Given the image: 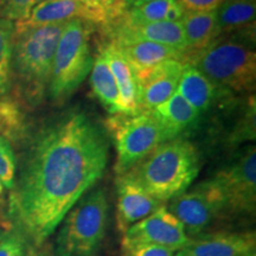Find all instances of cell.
I'll list each match as a JSON object with an SVG mask.
<instances>
[{"instance_id":"cell-1","label":"cell","mask_w":256,"mask_h":256,"mask_svg":"<svg viewBox=\"0 0 256 256\" xmlns=\"http://www.w3.org/2000/svg\"><path fill=\"white\" fill-rule=\"evenodd\" d=\"M8 197L12 229L37 250L66 214L104 176L108 133L81 110H70L31 134Z\"/></svg>"},{"instance_id":"cell-2","label":"cell","mask_w":256,"mask_h":256,"mask_svg":"<svg viewBox=\"0 0 256 256\" xmlns=\"http://www.w3.org/2000/svg\"><path fill=\"white\" fill-rule=\"evenodd\" d=\"M66 23L14 28L11 87L26 107H37L46 94L57 43Z\"/></svg>"},{"instance_id":"cell-3","label":"cell","mask_w":256,"mask_h":256,"mask_svg":"<svg viewBox=\"0 0 256 256\" xmlns=\"http://www.w3.org/2000/svg\"><path fill=\"white\" fill-rule=\"evenodd\" d=\"M200 168L202 159L196 146L178 138L159 145L121 176L165 203L188 190Z\"/></svg>"},{"instance_id":"cell-4","label":"cell","mask_w":256,"mask_h":256,"mask_svg":"<svg viewBox=\"0 0 256 256\" xmlns=\"http://www.w3.org/2000/svg\"><path fill=\"white\" fill-rule=\"evenodd\" d=\"M255 26L220 34L188 64L226 92H254L256 82Z\"/></svg>"},{"instance_id":"cell-5","label":"cell","mask_w":256,"mask_h":256,"mask_svg":"<svg viewBox=\"0 0 256 256\" xmlns=\"http://www.w3.org/2000/svg\"><path fill=\"white\" fill-rule=\"evenodd\" d=\"M62 222L56 238L57 256H98L110 222L104 190L87 192Z\"/></svg>"},{"instance_id":"cell-6","label":"cell","mask_w":256,"mask_h":256,"mask_svg":"<svg viewBox=\"0 0 256 256\" xmlns=\"http://www.w3.org/2000/svg\"><path fill=\"white\" fill-rule=\"evenodd\" d=\"M94 24L74 19L66 24L52 60L49 87L50 98L63 102L84 81L92 68L89 34Z\"/></svg>"},{"instance_id":"cell-7","label":"cell","mask_w":256,"mask_h":256,"mask_svg":"<svg viewBox=\"0 0 256 256\" xmlns=\"http://www.w3.org/2000/svg\"><path fill=\"white\" fill-rule=\"evenodd\" d=\"M107 130L112 133L116 151L115 172L118 176L126 174L153 150L168 142L158 121L150 112L134 116L115 115L108 122Z\"/></svg>"},{"instance_id":"cell-8","label":"cell","mask_w":256,"mask_h":256,"mask_svg":"<svg viewBox=\"0 0 256 256\" xmlns=\"http://www.w3.org/2000/svg\"><path fill=\"white\" fill-rule=\"evenodd\" d=\"M168 211L183 224L188 238L204 234L223 212L226 203L215 178L202 182L170 200Z\"/></svg>"},{"instance_id":"cell-9","label":"cell","mask_w":256,"mask_h":256,"mask_svg":"<svg viewBox=\"0 0 256 256\" xmlns=\"http://www.w3.org/2000/svg\"><path fill=\"white\" fill-rule=\"evenodd\" d=\"M222 188L226 212L252 215L256 204V151L247 147L214 177Z\"/></svg>"},{"instance_id":"cell-10","label":"cell","mask_w":256,"mask_h":256,"mask_svg":"<svg viewBox=\"0 0 256 256\" xmlns=\"http://www.w3.org/2000/svg\"><path fill=\"white\" fill-rule=\"evenodd\" d=\"M188 241L183 224L164 206L130 226L124 232L121 246L153 244L177 252Z\"/></svg>"},{"instance_id":"cell-11","label":"cell","mask_w":256,"mask_h":256,"mask_svg":"<svg viewBox=\"0 0 256 256\" xmlns=\"http://www.w3.org/2000/svg\"><path fill=\"white\" fill-rule=\"evenodd\" d=\"M174 256H256L252 232H216L191 238Z\"/></svg>"},{"instance_id":"cell-12","label":"cell","mask_w":256,"mask_h":256,"mask_svg":"<svg viewBox=\"0 0 256 256\" xmlns=\"http://www.w3.org/2000/svg\"><path fill=\"white\" fill-rule=\"evenodd\" d=\"M186 62L166 60L146 72L136 75L140 87V112H151L176 92Z\"/></svg>"},{"instance_id":"cell-13","label":"cell","mask_w":256,"mask_h":256,"mask_svg":"<svg viewBox=\"0 0 256 256\" xmlns=\"http://www.w3.org/2000/svg\"><path fill=\"white\" fill-rule=\"evenodd\" d=\"M74 19L104 26V19L78 0H44L32 8L26 19L16 22L14 28L66 23Z\"/></svg>"},{"instance_id":"cell-14","label":"cell","mask_w":256,"mask_h":256,"mask_svg":"<svg viewBox=\"0 0 256 256\" xmlns=\"http://www.w3.org/2000/svg\"><path fill=\"white\" fill-rule=\"evenodd\" d=\"M116 196L118 228L122 232L165 206L124 176L118 177Z\"/></svg>"},{"instance_id":"cell-15","label":"cell","mask_w":256,"mask_h":256,"mask_svg":"<svg viewBox=\"0 0 256 256\" xmlns=\"http://www.w3.org/2000/svg\"><path fill=\"white\" fill-rule=\"evenodd\" d=\"M119 90L121 114L134 116L140 114V87L138 78L127 60L113 43L108 42L101 48Z\"/></svg>"},{"instance_id":"cell-16","label":"cell","mask_w":256,"mask_h":256,"mask_svg":"<svg viewBox=\"0 0 256 256\" xmlns=\"http://www.w3.org/2000/svg\"><path fill=\"white\" fill-rule=\"evenodd\" d=\"M110 43L119 49L136 76L166 60H179L186 62L183 51L159 43L147 40H118Z\"/></svg>"},{"instance_id":"cell-17","label":"cell","mask_w":256,"mask_h":256,"mask_svg":"<svg viewBox=\"0 0 256 256\" xmlns=\"http://www.w3.org/2000/svg\"><path fill=\"white\" fill-rule=\"evenodd\" d=\"M150 113L158 121L168 142L178 139L188 130L196 127L200 119V114L188 104L178 92Z\"/></svg>"},{"instance_id":"cell-18","label":"cell","mask_w":256,"mask_h":256,"mask_svg":"<svg viewBox=\"0 0 256 256\" xmlns=\"http://www.w3.org/2000/svg\"><path fill=\"white\" fill-rule=\"evenodd\" d=\"M180 22L186 42V50H185L186 63L190 62L192 57L197 55L200 51L209 46L211 42L220 36L216 11H185Z\"/></svg>"},{"instance_id":"cell-19","label":"cell","mask_w":256,"mask_h":256,"mask_svg":"<svg viewBox=\"0 0 256 256\" xmlns=\"http://www.w3.org/2000/svg\"><path fill=\"white\" fill-rule=\"evenodd\" d=\"M223 89L214 84L192 64H186L178 83V92L188 104L202 114L212 107Z\"/></svg>"},{"instance_id":"cell-20","label":"cell","mask_w":256,"mask_h":256,"mask_svg":"<svg viewBox=\"0 0 256 256\" xmlns=\"http://www.w3.org/2000/svg\"><path fill=\"white\" fill-rule=\"evenodd\" d=\"M25 107L14 95L0 98V136L11 146H24L32 134Z\"/></svg>"},{"instance_id":"cell-21","label":"cell","mask_w":256,"mask_h":256,"mask_svg":"<svg viewBox=\"0 0 256 256\" xmlns=\"http://www.w3.org/2000/svg\"><path fill=\"white\" fill-rule=\"evenodd\" d=\"M90 82L92 92L106 110L112 115L121 114L119 90L107 60L100 51L92 63Z\"/></svg>"},{"instance_id":"cell-22","label":"cell","mask_w":256,"mask_h":256,"mask_svg":"<svg viewBox=\"0 0 256 256\" xmlns=\"http://www.w3.org/2000/svg\"><path fill=\"white\" fill-rule=\"evenodd\" d=\"M220 34L255 26V0H223L216 10Z\"/></svg>"},{"instance_id":"cell-23","label":"cell","mask_w":256,"mask_h":256,"mask_svg":"<svg viewBox=\"0 0 256 256\" xmlns=\"http://www.w3.org/2000/svg\"><path fill=\"white\" fill-rule=\"evenodd\" d=\"M184 12L177 0H153L136 8H130L122 18L126 23L132 25L177 22L180 20Z\"/></svg>"},{"instance_id":"cell-24","label":"cell","mask_w":256,"mask_h":256,"mask_svg":"<svg viewBox=\"0 0 256 256\" xmlns=\"http://www.w3.org/2000/svg\"><path fill=\"white\" fill-rule=\"evenodd\" d=\"M14 23L0 18V98L11 89V60Z\"/></svg>"},{"instance_id":"cell-25","label":"cell","mask_w":256,"mask_h":256,"mask_svg":"<svg viewBox=\"0 0 256 256\" xmlns=\"http://www.w3.org/2000/svg\"><path fill=\"white\" fill-rule=\"evenodd\" d=\"M16 172H17V158L14 148L0 136V182L2 186L11 190L14 184Z\"/></svg>"},{"instance_id":"cell-26","label":"cell","mask_w":256,"mask_h":256,"mask_svg":"<svg viewBox=\"0 0 256 256\" xmlns=\"http://www.w3.org/2000/svg\"><path fill=\"white\" fill-rule=\"evenodd\" d=\"M34 6V0H0V18L11 22L24 20Z\"/></svg>"},{"instance_id":"cell-27","label":"cell","mask_w":256,"mask_h":256,"mask_svg":"<svg viewBox=\"0 0 256 256\" xmlns=\"http://www.w3.org/2000/svg\"><path fill=\"white\" fill-rule=\"evenodd\" d=\"M26 243L14 229L0 232V256H26Z\"/></svg>"},{"instance_id":"cell-28","label":"cell","mask_w":256,"mask_h":256,"mask_svg":"<svg viewBox=\"0 0 256 256\" xmlns=\"http://www.w3.org/2000/svg\"><path fill=\"white\" fill-rule=\"evenodd\" d=\"M122 256H174L176 252L162 246L130 244L121 246Z\"/></svg>"},{"instance_id":"cell-29","label":"cell","mask_w":256,"mask_h":256,"mask_svg":"<svg viewBox=\"0 0 256 256\" xmlns=\"http://www.w3.org/2000/svg\"><path fill=\"white\" fill-rule=\"evenodd\" d=\"M98 5L106 19L104 26L116 22L127 12L126 0H98Z\"/></svg>"},{"instance_id":"cell-30","label":"cell","mask_w":256,"mask_h":256,"mask_svg":"<svg viewBox=\"0 0 256 256\" xmlns=\"http://www.w3.org/2000/svg\"><path fill=\"white\" fill-rule=\"evenodd\" d=\"M184 11L190 12H209L216 11L223 0H177Z\"/></svg>"},{"instance_id":"cell-31","label":"cell","mask_w":256,"mask_h":256,"mask_svg":"<svg viewBox=\"0 0 256 256\" xmlns=\"http://www.w3.org/2000/svg\"><path fill=\"white\" fill-rule=\"evenodd\" d=\"M78 2H82L83 5H86L87 6L88 8H90L92 11H94V12H96V14H98V16H100V17L104 19V25L106 24V19H104V14H102L101 12V10L98 8V0H78Z\"/></svg>"},{"instance_id":"cell-32","label":"cell","mask_w":256,"mask_h":256,"mask_svg":"<svg viewBox=\"0 0 256 256\" xmlns=\"http://www.w3.org/2000/svg\"><path fill=\"white\" fill-rule=\"evenodd\" d=\"M153 2V0H134L132 8H136V6L146 4V2Z\"/></svg>"},{"instance_id":"cell-33","label":"cell","mask_w":256,"mask_h":256,"mask_svg":"<svg viewBox=\"0 0 256 256\" xmlns=\"http://www.w3.org/2000/svg\"><path fill=\"white\" fill-rule=\"evenodd\" d=\"M133 2H134V0H126V6H127V11H128V10H130V8H132Z\"/></svg>"},{"instance_id":"cell-34","label":"cell","mask_w":256,"mask_h":256,"mask_svg":"<svg viewBox=\"0 0 256 256\" xmlns=\"http://www.w3.org/2000/svg\"><path fill=\"white\" fill-rule=\"evenodd\" d=\"M2 190H4V186H2V182H0V194H2Z\"/></svg>"},{"instance_id":"cell-35","label":"cell","mask_w":256,"mask_h":256,"mask_svg":"<svg viewBox=\"0 0 256 256\" xmlns=\"http://www.w3.org/2000/svg\"><path fill=\"white\" fill-rule=\"evenodd\" d=\"M44 2V0H34V5H36V4H38V2Z\"/></svg>"},{"instance_id":"cell-36","label":"cell","mask_w":256,"mask_h":256,"mask_svg":"<svg viewBox=\"0 0 256 256\" xmlns=\"http://www.w3.org/2000/svg\"><path fill=\"white\" fill-rule=\"evenodd\" d=\"M44 256H50V255H44Z\"/></svg>"}]
</instances>
